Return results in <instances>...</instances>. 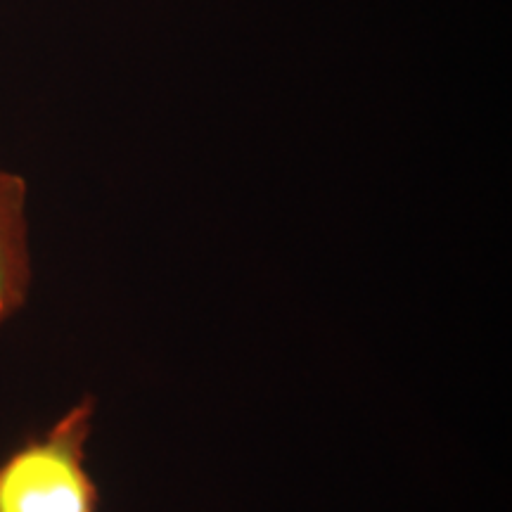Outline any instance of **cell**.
<instances>
[{"instance_id": "6da1fadb", "label": "cell", "mask_w": 512, "mask_h": 512, "mask_svg": "<svg viewBox=\"0 0 512 512\" xmlns=\"http://www.w3.org/2000/svg\"><path fill=\"white\" fill-rule=\"evenodd\" d=\"M93 415L95 399L86 396L0 463V512H98V484L86 467Z\"/></svg>"}, {"instance_id": "7a4b0ae2", "label": "cell", "mask_w": 512, "mask_h": 512, "mask_svg": "<svg viewBox=\"0 0 512 512\" xmlns=\"http://www.w3.org/2000/svg\"><path fill=\"white\" fill-rule=\"evenodd\" d=\"M29 185L0 169V325L27 304L31 290Z\"/></svg>"}]
</instances>
